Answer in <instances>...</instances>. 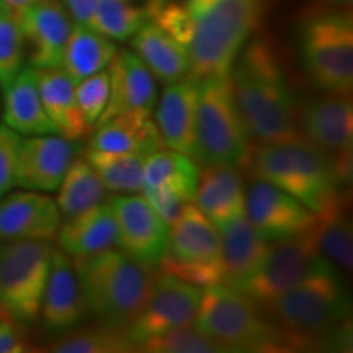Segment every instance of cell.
<instances>
[{"label": "cell", "instance_id": "ab89813d", "mask_svg": "<svg viewBox=\"0 0 353 353\" xmlns=\"http://www.w3.org/2000/svg\"><path fill=\"white\" fill-rule=\"evenodd\" d=\"M21 136L7 125H0V196L17 187V161Z\"/></svg>", "mask_w": 353, "mask_h": 353}, {"label": "cell", "instance_id": "d6986e66", "mask_svg": "<svg viewBox=\"0 0 353 353\" xmlns=\"http://www.w3.org/2000/svg\"><path fill=\"white\" fill-rule=\"evenodd\" d=\"M110 95L107 107L99 118L103 123L121 113H141L151 117L157 103L156 77L131 50L118 51L108 64Z\"/></svg>", "mask_w": 353, "mask_h": 353}, {"label": "cell", "instance_id": "3957f363", "mask_svg": "<svg viewBox=\"0 0 353 353\" xmlns=\"http://www.w3.org/2000/svg\"><path fill=\"white\" fill-rule=\"evenodd\" d=\"M241 169L283 190L317 216L350 201V188L341 183L329 157L304 138L250 144Z\"/></svg>", "mask_w": 353, "mask_h": 353}, {"label": "cell", "instance_id": "83f0119b", "mask_svg": "<svg viewBox=\"0 0 353 353\" xmlns=\"http://www.w3.org/2000/svg\"><path fill=\"white\" fill-rule=\"evenodd\" d=\"M131 51L148 65L154 77L164 83L180 81L190 72L188 48L159 28L154 21L145 23L131 37Z\"/></svg>", "mask_w": 353, "mask_h": 353}, {"label": "cell", "instance_id": "9a60e30c", "mask_svg": "<svg viewBox=\"0 0 353 353\" xmlns=\"http://www.w3.org/2000/svg\"><path fill=\"white\" fill-rule=\"evenodd\" d=\"M245 216L270 242L303 236L317 223V214L296 198L260 179L245 190Z\"/></svg>", "mask_w": 353, "mask_h": 353}, {"label": "cell", "instance_id": "1f68e13d", "mask_svg": "<svg viewBox=\"0 0 353 353\" xmlns=\"http://www.w3.org/2000/svg\"><path fill=\"white\" fill-rule=\"evenodd\" d=\"M198 179L200 167L187 154L164 148L145 157L144 188H172L195 200Z\"/></svg>", "mask_w": 353, "mask_h": 353}, {"label": "cell", "instance_id": "4dcf8cb0", "mask_svg": "<svg viewBox=\"0 0 353 353\" xmlns=\"http://www.w3.org/2000/svg\"><path fill=\"white\" fill-rule=\"evenodd\" d=\"M108 200V190L101 183L85 157L72 159L57 188L56 203L64 218L76 216Z\"/></svg>", "mask_w": 353, "mask_h": 353}, {"label": "cell", "instance_id": "277c9868", "mask_svg": "<svg viewBox=\"0 0 353 353\" xmlns=\"http://www.w3.org/2000/svg\"><path fill=\"white\" fill-rule=\"evenodd\" d=\"M193 20L188 77L229 76L263 17V0H187Z\"/></svg>", "mask_w": 353, "mask_h": 353}, {"label": "cell", "instance_id": "ffe728a7", "mask_svg": "<svg viewBox=\"0 0 353 353\" xmlns=\"http://www.w3.org/2000/svg\"><path fill=\"white\" fill-rule=\"evenodd\" d=\"M19 15L25 43L30 46V65L34 69L61 68L72 20L57 0H39Z\"/></svg>", "mask_w": 353, "mask_h": 353}, {"label": "cell", "instance_id": "d590c367", "mask_svg": "<svg viewBox=\"0 0 353 353\" xmlns=\"http://www.w3.org/2000/svg\"><path fill=\"white\" fill-rule=\"evenodd\" d=\"M25 37L19 15L7 8L0 15V88L2 92L23 69Z\"/></svg>", "mask_w": 353, "mask_h": 353}, {"label": "cell", "instance_id": "4316f807", "mask_svg": "<svg viewBox=\"0 0 353 353\" xmlns=\"http://www.w3.org/2000/svg\"><path fill=\"white\" fill-rule=\"evenodd\" d=\"M221 232L223 283L236 286L250 276L263 262L270 241L260 234L252 223L242 216Z\"/></svg>", "mask_w": 353, "mask_h": 353}, {"label": "cell", "instance_id": "7bdbcfd3", "mask_svg": "<svg viewBox=\"0 0 353 353\" xmlns=\"http://www.w3.org/2000/svg\"><path fill=\"white\" fill-rule=\"evenodd\" d=\"M65 10H68L70 20L77 25L90 26L94 23V15L97 2L99 0H64Z\"/></svg>", "mask_w": 353, "mask_h": 353}, {"label": "cell", "instance_id": "ee69618b", "mask_svg": "<svg viewBox=\"0 0 353 353\" xmlns=\"http://www.w3.org/2000/svg\"><path fill=\"white\" fill-rule=\"evenodd\" d=\"M37 2H39V0H3V3L15 13L23 12L25 8H28L30 6H33V3Z\"/></svg>", "mask_w": 353, "mask_h": 353}, {"label": "cell", "instance_id": "f35d334b", "mask_svg": "<svg viewBox=\"0 0 353 353\" xmlns=\"http://www.w3.org/2000/svg\"><path fill=\"white\" fill-rule=\"evenodd\" d=\"M152 21L180 44L187 48L190 46L193 37V20L185 3L180 6V3H170L164 0L154 13Z\"/></svg>", "mask_w": 353, "mask_h": 353}, {"label": "cell", "instance_id": "74e56055", "mask_svg": "<svg viewBox=\"0 0 353 353\" xmlns=\"http://www.w3.org/2000/svg\"><path fill=\"white\" fill-rule=\"evenodd\" d=\"M110 95V76L108 69L88 76L83 81L76 83V100L79 112H81L85 125L90 128L95 126L99 118L107 107Z\"/></svg>", "mask_w": 353, "mask_h": 353}, {"label": "cell", "instance_id": "9c48e42d", "mask_svg": "<svg viewBox=\"0 0 353 353\" xmlns=\"http://www.w3.org/2000/svg\"><path fill=\"white\" fill-rule=\"evenodd\" d=\"M159 268L201 288L223 283L221 232L195 203L170 226Z\"/></svg>", "mask_w": 353, "mask_h": 353}, {"label": "cell", "instance_id": "60d3db41", "mask_svg": "<svg viewBox=\"0 0 353 353\" xmlns=\"http://www.w3.org/2000/svg\"><path fill=\"white\" fill-rule=\"evenodd\" d=\"M141 193L169 228L182 216L190 203H193L187 195L172 188H144Z\"/></svg>", "mask_w": 353, "mask_h": 353}, {"label": "cell", "instance_id": "cb8c5ba5", "mask_svg": "<svg viewBox=\"0 0 353 353\" xmlns=\"http://www.w3.org/2000/svg\"><path fill=\"white\" fill-rule=\"evenodd\" d=\"M88 149L105 152H134L151 156L164 149V141L151 117L141 113H121L94 128Z\"/></svg>", "mask_w": 353, "mask_h": 353}, {"label": "cell", "instance_id": "f1b7e54d", "mask_svg": "<svg viewBox=\"0 0 353 353\" xmlns=\"http://www.w3.org/2000/svg\"><path fill=\"white\" fill-rule=\"evenodd\" d=\"M117 52L118 48L113 39L90 26L72 23L61 68L72 79L74 83H77L107 69Z\"/></svg>", "mask_w": 353, "mask_h": 353}, {"label": "cell", "instance_id": "bcb514c9", "mask_svg": "<svg viewBox=\"0 0 353 353\" xmlns=\"http://www.w3.org/2000/svg\"><path fill=\"white\" fill-rule=\"evenodd\" d=\"M7 8H8V7L6 6V3H3V0H0V15H2V13L6 12Z\"/></svg>", "mask_w": 353, "mask_h": 353}, {"label": "cell", "instance_id": "8fae6325", "mask_svg": "<svg viewBox=\"0 0 353 353\" xmlns=\"http://www.w3.org/2000/svg\"><path fill=\"white\" fill-rule=\"evenodd\" d=\"M299 131L329 157L343 187L350 188L353 169V103L350 95L329 94L307 100L298 112Z\"/></svg>", "mask_w": 353, "mask_h": 353}, {"label": "cell", "instance_id": "603a6c76", "mask_svg": "<svg viewBox=\"0 0 353 353\" xmlns=\"http://www.w3.org/2000/svg\"><path fill=\"white\" fill-rule=\"evenodd\" d=\"M59 249L70 259H82L112 249L117 242V224L110 203L61 221L56 234Z\"/></svg>", "mask_w": 353, "mask_h": 353}, {"label": "cell", "instance_id": "ba28073f", "mask_svg": "<svg viewBox=\"0 0 353 353\" xmlns=\"http://www.w3.org/2000/svg\"><path fill=\"white\" fill-rule=\"evenodd\" d=\"M301 56L311 81L329 94L353 88V21L347 12H316L301 26Z\"/></svg>", "mask_w": 353, "mask_h": 353}, {"label": "cell", "instance_id": "5bb4252c", "mask_svg": "<svg viewBox=\"0 0 353 353\" xmlns=\"http://www.w3.org/2000/svg\"><path fill=\"white\" fill-rule=\"evenodd\" d=\"M108 203L117 224L114 245L139 265L156 272L169 237V224L156 213L144 195H117Z\"/></svg>", "mask_w": 353, "mask_h": 353}, {"label": "cell", "instance_id": "836d02e7", "mask_svg": "<svg viewBox=\"0 0 353 353\" xmlns=\"http://www.w3.org/2000/svg\"><path fill=\"white\" fill-rule=\"evenodd\" d=\"M347 208L343 206L329 214L317 216L312 228L319 254L342 272H350L353 265V232Z\"/></svg>", "mask_w": 353, "mask_h": 353}, {"label": "cell", "instance_id": "6da1fadb", "mask_svg": "<svg viewBox=\"0 0 353 353\" xmlns=\"http://www.w3.org/2000/svg\"><path fill=\"white\" fill-rule=\"evenodd\" d=\"M265 311L290 352H345L352 347V299L341 270L322 255L301 281Z\"/></svg>", "mask_w": 353, "mask_h": 353}, {"label": "cell", "instance_id": "e575fe53", "mask_svg": "<svg viewBox=\"0 0 353 353\" xmlns=\"http://www.w3.org/2000/svg\"><path fill=\"white\" fill-rule=\"evenodd\" d=\"M50 352L56 353H130L134 347L126 329L99 324L85 329H72L57 334L50 343Z\"/></svg>", "mask_w": 353, "mask_h": 353}, {"label": "cell", "instance_id": "d6a6232c", "mask_svg": "<svg viewBox=\"0 0 353 353\" xmlns=\"http://www.w3.org/2000/svg\"><path fill=\"white\" fill-rule=\"evenodd\" d=\"M85 161L94 167L108 192L123 195L143 192L145 156L134 152H105L87 149Z\"/></svg>", "mask_w": 353, "mask_h": 353}, {"label": "cell", "instance_id": "7a4b0ae2", "mask_svg": "<svg viewBox=\"0 0 353 353\" xmlns=\"http://www.w3.org/2000/svg\"><path fill=\"white\" fill-rule=\"evenodd\" d=\"M229 83L250 139L272 143L303 138L296 100L267 39L244 46L229 70Z\"/></svg>", "mask_w": 353, "mask_h": 353}, {"label": "cell", "instance_id": "44dd1931", "mask_svg": "<svg viewBox=\"0 0 353 353\" xmlns=\"http://www.w3.org/2000/svg\"><path fill=\"white\" fill-rule=\"evenodd\" d=\"M196 105L198 81L187 76L167 83L154 108L157 130L165 148L192 159L195 157Z\"/></svg>", "mask_w": 353, "mask_h": 353}, {"label": "cell", "instance_id": "4fadbf2b", "mask_svg": "<svg viewBox=\"0 0 353 353\" xmlns=\"http://www.w3.org/2000/svg\"><path fill=\"white\" fill-rule=\"evenodd\" d=\"M201 294V286L188 283L162 270L154 273L151 291L143 309L126 327L134 352L149 339L193 325Z\"/></svg>", "mask_w": 353, "mask_h": 353}, {"label": "cell", "instance_id": "d4e9b609", "mask_svg": "<svg viewBox=\"0 0 353 353\" xmlns=\"http://www.w3.org/2000/svg\"><path fill=\"white\" fill-rule=\"evenodd\" d=\"M2 118L3 125L25 138L57 132L39 99L37 74L32 65L21 69L19 76L3 90Z\"/></svg>", "mask_w": 353, "mask_h": 353}, {"label": "cell", "instance_id": "52a82bcc", "mask_svg": "<svg viewBox=\"0 0 353 353\" xmlns=\"http://www.w3.org/2000/svg\"><path fill=\"white\" fill-rule=\"evenodd\" d=\"M250 134L234 100L229 76L198 82L195 162L201 165L242 167Z\"/></svg>", "mask_w": 353, "mask_h": 353}, {"label": "cell", "instance_id": "7402d4cb", "mask_svg": "<svg viewBox=\"0 0 353 353\" xmlns=\"http://www.w3.org/2000/svg\"><path fill=\"white\" fill-rule=\"evenodd\" d=\"M193 203L218 231L245 216V188L239 167L203 165Z\"/></svg>", "mask_w": 353, "mask_h": 353}, {"label": "cell", "instance_id": "30bf717a", "mask_svg": "<svg viewBox=\"0 0 353 353\" xmlns=\"http://www.w3.org/2000/svg\"><path fill=\"white\" fill-rule=\"evenodd\" d=\"M52 250V241H8L0 245V304L12 321H38Z\"/></svg>", "mask_w": 353, "mask_h": 353}, {"label": "cell", "instance_id": "e0dca14e", "mask_svg": "<svg viewBox=\"0 0 353 353\" xmlns=\"http://www.w3.org/2000/svg\"><path fill=\"white\" fill-rule=\"evenodd\" d=\"M87 314L85 298L72 259L61 249H54L39 307L43 327L52 335L68 332L81 327Z\"/></svg>", "mask_w": 353, "mask_h": 353}, {"label": "cell", "instance_id": "b9f144b4", "mask_svg": "<svg viewBox=\"0 0 353 353\" xmlns=\"http://www.w3.org/2000/svg\"><path fill=\"white\" fill-rule=\"evenodd\" d=\"M28 350V342L19 322L12 319L0 321V353H21Z\"/></svg>", "mask_w": 353, "mask_h": 353}, {"label": "cell", "instance_id": "f6af8a7d", "mask_svg": "<svg viewBox=\"0 0 353 353\" xmlns=\"http://www.w3.org/2000/svg\"><path fill=\"white\" fill-rule=\"evenodd\" d=\"M6 319H10V316H8V312L6 311V307L0 304V321H6Z\"/></svg>", "mask_w": 353, "mask_h": 353}, {"label": "cell", "instance_id": "f546056e", "mask_svg": "<svg viewBox=\"0 0 353 353\" xmlns=\"http://www.w3.org/2000/svg\"><path fill=\"white\" fill-rule=\"evenodd\" d=\"M164 0H99L92 28L113 39L125 41L152 21Z\"/></svg>", "mask_w": 353, "mask_h": 353}, {"label": "cell", "instance_id": "ac0fdd59", "mask_svg": "<svg viewBox=\"0 0 353 353\" xmlns=\"http://www.w3.org/2000/svg\"><path fill=\"white\" fill-rule=\"evenodd\" d=\"M74 156L76 145L57 132L21 138L17 187L43 193L56 192Z\"/></svg>", "mask_w": 353, "mask_h": 353}, {"label": "cell", "instance_id": "5b68a950", "mask_svg": "<svg viewBox=\"0 0 353 353\" xmlns=\"http://www.w3.org/2000/svg\"><path fill=\"white\" fill-rule=\"evenodd\" d=\"M72 263L88 312L99 324L126 329L149 296L154 270L114 247Z\"/></svg>", "mask_w": 353, "mask_h": 353}, {"label": "cell", "instance_id": "8992f818", "mask_svg": "<svg viewBox=\"0 0 353 353\" xmlns=\"http://www.w3.org/2000/svg\"><path fill=\"white\" fill-rule=\"evenodd\" d=\"M193 327L226 352H290L280 327L268 319V312L224 283L203 288Z\"/></svg>", "mask_w": 353, "mask_h": 353}, {"label": "cell", "instance_id": "2e32d148", "mask_svg": "<svg viewBox=\"0 0 353 353\" xmlns=\"http://www.w3.org/2000/svg\"><path fill=\"white\" fill-rule=\"evenodd\" d=\"M54 198L34 190L0 196V241H54L61 226Z\"/></svg>", "mask_w": 353, "mask_h": 353}, {"label": "cell", "instance_id": "8d00e7d4", "mask_svg": "<svg viewBox=\"0 0 353 353\" xmlns=\"http://www.w3.org/2000/svg\"><path fill=\"white\" fill-rule=\"evenodd\" d=\"M136 352L145 353H226L223 347L187 325L170 332L157 335L141 343Z\"/></svg>", "mask_w": 353, "mask_h": 353}, {"label": "cell", "instance_id": "484cf974", "mask_svg": "<svg viewBox=\"0 0 353 353\" xmlns=\"http://www.w3.org/2000/svg\"><path fill=\"white\" fill-rule=\"evenodd\" d=\"M39 99L57 134L70 141L82 139L90 128L85 125L76 100V83L63 68L34 69Z\"/></svg>", "mask_w": 353, "mask_h": 353}, {"label": "cell", "instance_id": "7c38bea8", "mask_svg": "<svg viewBox=\"0 0 353 353\" xmlns=\"http://www.w3.org/2000/svg\"><path fill=\"white\" fill-rule=\"evenodd\" d=\"M319 255L312 231L288 239L272 241L257 270L232 288L267 309L301 281Z\"/></svg>", "mask_w": 353, "mask_h": 353}]
</instances>
